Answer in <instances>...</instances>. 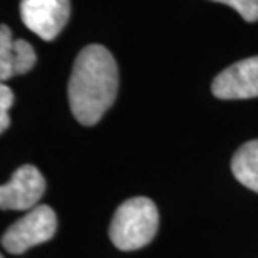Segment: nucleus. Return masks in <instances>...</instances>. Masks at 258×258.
<instances>
[{"instance_id": "39448f33", "label": "nucleus", "mask_w": 258, "mask_h": 258, "mask_svg": "<svg viewBox=\"0 0 258 258\" xmlns=\"http://www.w3.org/2000/svg\"><path fill=\"white\" fill-rule=\"evenodd\" d=\"M45 191V179L32 164L20 166L0 188L2 210H34Z\"/></svg>"}, {"instance_id": "423d86ee", "label": "nucleus", "mask_w": 258, "mask_h": 258, "mask_svg": "<svg viewBox=\"0 0 258 258\" xmlns=\"http://www.w3.org/2000/svg\"><path fill=\"white\" fill-rule=\"evenodd\" d=\"M211 92L218 99L258 97V55L226 67L215 77Z\"/></svg>"}, {"instance_id": "f03ea898", "label": "nucleus", "mask_w": 258, "mask_h": 258, "mask_svg": "<svg viewBox=\"0 0 258 258\" xmlns=\"http://www.w3.org/2000/svg\"><path fill=\"white\" fill-rule=\"evenodd\" d=\"M158 210L149 198H131L116 210L109 236L119 250L133 251L146 246L158 231Z\"/></svg>"}, {"instance_id": "1a4fd4ad", "label": "nucleus", "mask_w": 258, "mask_h": 258, "mask_svg": "<svg viewBox=\"0 0 258 258\" xmlns=\"http://www.w3.org/2000/svg\"><path fill=\"white\" fill-rule=\"evenodd\" d=\"M213 2L230 5L246 22H255V20H258V0H213Z\"/></svg>"}, {"instance_id": "0eeeda50", "label": "nucleus", "mask_w": 258, "mask_h": 258, "mask_svg": "<svg viewBox=\"0 0 258 258\" xmlns=\"http://www.w3.org/2000/svg\"><path fill=\"white\" fill-rule=\"evenodd\" d=\"M231 171L243 186L258 193V139L243 144L235 153Z\"/></svg>"}, {"instance_id": "6e6552de", "label": "nucleus", "mask_w": 258, "mask_h": 258, "mask_svg": "<svg viewBox=\"0 0 258 258\" xmlns=\"http://www.w3.org/2000/svg\"><path fill=\"white\" fill-rule=\"evenodd\" d=\"M35 60H37V55L27 40H14L10 57L4 64H0V79L7 81L14 76L25 74L35 66Z\"/></svg>"}, {"instance_id": "7ed1b4c3", "label": "nucleus", "mask_w": 258, "mask_h": 258, "mask_svg": "<svg viewBox=\"0 0 258 258\" xmlns=\"http://www.w3.org/2000/svg\"><path fill=\"white\" fill-rule=\"evenodd\" d=\"M57 231V216L47 205H39L10 226L2 236V246L9 253L20 255L35 245L50 240Z\"/></svg>"}, {"instance_id": "f257e3e1", "label": "nucleus", "mask_w": 258, "mask_h": 258, "mask_svg": "<svg viewBox=\"0 0 258 258\" xmlns=\"http://www.w3.org/2000/svg\"><path fill=\"white\" fill-rule=\"evenodd\" d=\"M117 66L112 54L99 44L79 52L69 81V104L81 124L94 126L116 101Z\"/></svg>"}, {"instance_id": "9d476101", "label": "nucleus", "mask_w": 258, "mask_h": 258, "mask_svg": "<svg viewBox=\"0 0 258 258\" xmlns=\"http://www.w3.org/2000/svg\"><path fill=\"white\" fill-rule=\"evenodd\" d=\"M14 104V92L7 84L0 86V131H5L10 124L9 109Z\"/></svg>"}, {"instance_id": "20e7f679", "label": "nucleus", "mask_w": 258, "mask_h": 258, "mask_svg": "<svg viewBox=\"0 0 258 258\" xmlns=\"http://www.w3.org/2000/svg\"><path fill=\"white\" fill-rule=\"evenodd\" d=\"M71 15L69 0H22L20 17L25 27L44 40H54L62 32Z\"/></svg>"}]
</instances>
